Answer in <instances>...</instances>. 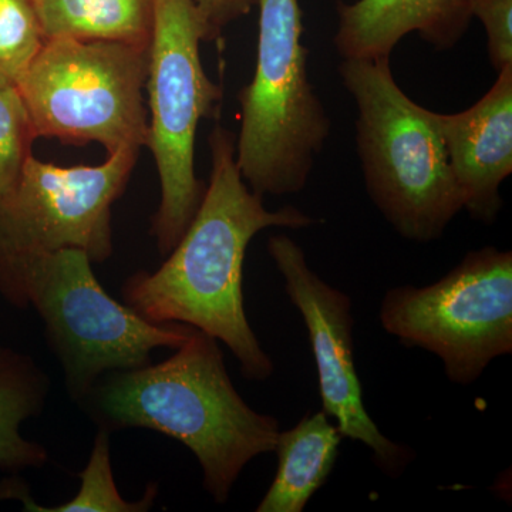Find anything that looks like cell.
<instances>
[{
	"instance_id": "1",
	"label": "cell",
	"mask_w": 512,
	"mask_h": 512,
	"mask_svg": "<svg viewBox=\"0 0 512 512\" xmlns=\"http://www.w3.org/2000/svg\"><path fill=\"white\" fill-rule=\"evenodd\" d=\"M211 178L200 207L157 271L137 272L123 286L130 308L157 323H183L221 340L237 357L242 375L265 382L274 363L249 325L244 306L245 252L266 228L311 227L295 207L266 210L242 178L237 140L227 128L210 136Z\"/></svg>"
},
{
	"instance_id": "2",
	"label": "cell",
	"mask_w": 512,
	"mask_h": 512,
	"mask_svg": "<svg viewBox=\"0 0 512 512\" xmlns=\"http://www.w3.org/2000/svg\"><path fill=\"white\" fill-rule=\"evenodd\" d=\"M83 403L103 429L154 430L183 443L218 504L249 461L275 450L281 431L239 396L218 340L198 329L158 365L101 377Z\"/></svg>"
},
{
	"instance_id": "3",
	"label": "cell",
	"mask_w": 512,
	"mask_h": 512,
	"mask_svg": "<svg viewBox=\"0 0 512 512\" xmlns=\"http://www.w3.org/2000/svg\"><path fill=\"white\" fill-rule=\"evenodd\" d=\"M92 264L80 249H60L0 268V293L10 305L39 313L77 402L101 377L150 365L154 350L178 349L197 330L151 322L111 298Z\"/></svg>"
},
{
	"instance_id": "4",
	"label": "cell",
	"mask_w": 512,
	"mask_h": 512,
	"mask_svg": "<svg viewBox=\"0 0 512 512\" xmlns=\"http://www.w3.org/2000/svg\"><path fill=\"white\" fill-rule=\"evenodd\" d=\"M339 73L356 103L357 153L370 198L403 238L436 241L464 210L436 113L400 89L390 57L345 59Z\"/></svg>"
},
{
	"instance_id": "5",
	"label": "cell",
	"mask_w": 512,
	"mask_h": 512,
	"mask_svg": "<svg viewBox=\"0 0 512 512\" xmlns=\"http://www.w3.org/2000/svg\"><path fill=\"white\" fill-rule=\"evenodd\" d=\"M259 36L251 83L239 92L237 164L256 194H295L308 183L330 121L308 79L299 0H256Z\"/></svg>"
},
{
	"instance_id": "6",
	"label": "cell",
	"mask_w": 512,
	"mask_h": 512,
	"mask_svg": "<svg viewBox=\"0 0 512 512\" xmlns=\"http://www.w3.org/2000/svg\"><path fill=\"white\" fill-rule=\"evenodd\" d=\"M202 42L207 37L195 0H154L146 147L160 177V207L151 234L163 256L183 237L204 197L205 185L195 175V138L201 121L220 113L222 90L202 66Z\"/></svg>"
},
{
	"instance_id": "7",
	"label": "cell",
	"mask_w": 512,
	"mask_h": 512,
	"mask_svg": "<svg viewBox=\"0 0 512 512\" xmlns=\"http://www.w3.org/2000/svg\"><path fill=\"white\" fill-rule=\"evenodd\" d=\"M148 49L46 39L18 83L36 138L99 143L107 153L146 147Z\"/></svg>"
},
{
	"instance_id": "8",
	"label": "cell",
	"mask_w": 512,
	"mask_h": 512,
	"mask_svg": "<svg viewBox=\"0 0 512 512\" xmlns=\"http://www.w3.org/2000/svg\"><path fill=\"white\" fill-rule=\"evenodd\" d=\"M380 322L407 348L439 356L450 382H476L512 352L511 251L481 248L433 285L390 289Z\"/></svg>"
},
{
	"instance_id": "9",
	"label": "cell",
	"mask_w": 512,
	"mask_h": 512,
	"mask_svg": "<svg viewBox=\"0 0 512 512\" xmlns=\"http://www.w3.org/2000/svg\"><path fill=\"white\" fill-rule=\"evenodd\" d=\"M140 150L121 148L100 165L59 167L30 156L0 205V268L22 259L80 249L93 262L113 252L111 207Z\"/></svg>"
},
{
	"instance_id": "10",
	"label": "cell",
	"mask_w": 512,
	"mask_h": 512,
	"mask_svg": "<svg viewBox=\"0 0 512 512\" xmlns=\"http://www.w3.org/2000/svg\"><path fill=\"white\" fill-rule=\"evenodd\" d=\"M268 252L284 276L289 299L305 320L318 367L323 412L336 420L343 437L372 451L384 474L399 477L414 453L387 439L367 413L353 355L352 301L312 271L305 252L288 235L269 238Z\"/></svg>"
},
{
	"instance_id": "11",
	"label": "cell",
	"mask_w": 512,
	"mask_h": 512,
	"mask_svg": "<svg viewBox=\"0 0 512 512\" xmlns=\"http://www.w3.org/2000/svg\"><path fill=\"white\" fill-rule=\"evenodd\" d=\"M464 210L493 224L501 210L500 187L512 173V66L498 72L483 99L457 114L436 113Z\"/></svg>"
},
{
	"instance_id": "12",
	"label": "cell",
	"mask_w": 512,
	"mask_h": 512,
	"mask_svg": "<svg viewBox=\"0 0 512 512\" xmlns=\"http://www.w3.org/2000/svg\"><path fill=\"white\" fill-rule=\"evenodd\" d=\"M335 46L345 59L390 57L404 36L419 32L439 50L451 49L470 23V0H357L338 3Z\"/></svg>"
},
{
	"instance_id": "13",
	"label": "cell",
	"mask_w": 512,
	"mask_h": 512,
	"mask_svg": "<svg viewBox=\"0 0 512 512\" xmlns=\"http://www.w3.org/2000/svg\"><path fill=\"white\" fill-rule=\"evenodd\" d=\"M343 436L328 414L303 417L291 430L279 431L275 453L278 468L271 487L256 507L258 512H302L326 483Z\"/></svg>"
},
{
	"instance_id": "14",
	"label": "cell",
	"mask_w": 512,
	"mask_h": 512,
	"mask_svg": "<svg viewBox=\"0 0 512 512\" xmlns=\"http://www.w3.org/2000/svg\"><path fill=\"white\" fill-rule=\"evenodd\" d=\"M49 392L50 379L33 357L0 345V471L49 463L46 447L20 433L25 421L43 412Z\"/></svg>"
},
{
	"instance_id": "15",
	"label": "cell",
	"mask_w": 512,
	"mask_h": 512,
	"mask_svg": "<svg viewBox=\"0 0 512 512\" xmlns=\"http://www.w3.org/2000/svg\"><path fill=\"white\" fill-rule=\"evenodd\" d=\"M45 39L150 47L154 0H33Z\"/></svg>"
},
{
	"instance_id": "16",
	"label": "cell",
	"mask_w": 512,
	"mask_h": 512,
	"mask_svg": "<svg viewBox=\"0 0 512 512\" xmlns=\"http://www.w3.org/2000/svg\"><path fill=\"white\" fill-rule=\"evenodd\" d=\"M110 430L101 429L94 439L92 454L87 466L79 473V491L67 503L43 507L33 500L28 485L20 478L9 477L0 481V501L19 500L25 510L45 512H143L153 508L158 495V485L150 484L140 501H127L120 494L114 481L110 457Z\"/></svg>"
},
{
	"instance_id": "17",
	"label": "cell",
	"mask_w": 512,
	"mask_h": 512,
	"mask_svg": "<svg viewBox=\"0 0 512 512\" xmlns=\"http://www.w3.org/2000/svg\"><path fill=\"white\" fill-rule=\"evenodd\" d=\"M35 140L18 84L0 76V205L15 191Z\"/></svg>"
},
{
	"instance_id": "18",
	"label": "cell",
	"mask_w": 512,
	"mask_h": 512,
	"mask_svg": "<svg viewBox=\"0 0 512 512\" xmlns=\"http://www.w3.org/2000/svg\"><path fill=\"white\" fill-rule=\"evenodd\" d=\"M45 42L33 0H0V76L18 84Z\"/></svg>"
},
{
	"instance_id": "19",
	"label": "cell",
	"mask_w": 512,
	"mask_h": 512,
	"mask_svg": "<svg viewBox=\"0 0 512 512\" xmlns=\"http://www.w3.org/2000/svg\"><path fill=\"white\" fill-rule=\"evenodd\" d=\"M470 10L484 25L494 69L512 66V0H470Z\"/></svg>"
},
{
	"instance_id": "20",
	"label": "cell",
	"mask_w": 512,
	"mask_h": 512,
	"mask_svg": "<svg viewBox=\"0 0 512 512\" xmlns=\"http://www.w3.org/2000/svg\"><path fill=\"white\" fill-rule=\"evenodd\" d=\"M256 0H195L205 26L207 42L218 39L229 23L247 15Z\"/></svg>"
}]
</instances>
